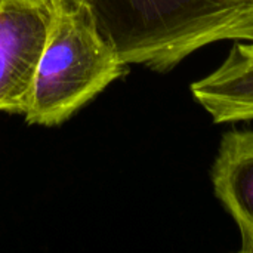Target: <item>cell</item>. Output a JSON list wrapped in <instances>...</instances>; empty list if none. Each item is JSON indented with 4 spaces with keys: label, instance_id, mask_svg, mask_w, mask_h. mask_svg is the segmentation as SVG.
Here are the masks:
<instances>
[{
    "label": "cell",
    "instance_id": "cell-1",
    "mask_svg": "<svg viewBox=\"0 0 253 253\" xmlns=\"http://www.w3.org/2000/svg\"><path fill=\"white\" fill-rule=\"evenodd\" d=\"M126 65L168 73L218 42L253 43V0H83Z\"/></svg>",
    "mask_w": 253,
    "mask_h": 253
},
{
    "label": "cell",
    "instance_id": "cell-2",
    "mask_svg": "<svg viewBox=\"0 0 253 253\" xmlns=\"http://www.w3.org/2000/svg\"><path fill=\"white\" fill-rule=\"evenodd\" d=\"M127 67L99 33L83 0H55L50 33L24 114L27 123H64L122 77Z\"/></svg>",
    "mask_w": 253,
    "mask_h": 253
},
{
    "label": "cell",
    "instance_id": "cell-3",
    "mask_svg": "<svg viewBox=\"0 0 253 253\" xmlns=\"http://www.w3.org/2000/svg\"><path fill=\"white\" fill-rule=\"evenodd\" d=\"M55 0H0V111L30 107Z\"/></svg>",
    "mask_w": 253,
    "mask_h": 253
},
{
    "label": "cell",
    "instance_id": "cell-4",
    "mask_svg": "<svg viewBox=\"0 0 253 253\" xmlns=\"http://www.w3.org/2000/svg\"><path fill=\"white\" fill-rule=\"evenodd\" d=\"M212 185L239 228V251L253 253V129H233L222 136Z\"/></svg>",
    "mask_w": 253,
    "mask_h": 253
},
{
    "label": "cell",
    "instance_id": "cell-5",
    "mask_svg": "<svg viewBox=\"0 0 253 253\" xmlns=\"http://www.w3.org/2000/svg\"><path fill=\"white\" fill-rule=\"evenodd\" d=\"M191 93L215 123L253 120V43L234 42L224 62L191 84Z\"/></svg>",
    "mask_w": 253,
    "mask_h": 253
}]
</instances>
